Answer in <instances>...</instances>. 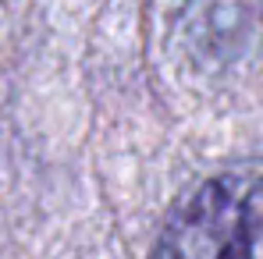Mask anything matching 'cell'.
Masks as SVG:
<instances>
[{
    "instance_id": "6da1fadb",
    "label": "cell",
    "mask_w": 263,
    "mask_h": 259,
    "mask_svg": "<svg viewBox=\"0 0 263 259\" xmlns=\"http://www.w3.org/2000/svg\"><path fill=\"white\" fill-rule=\"evenodd\" d=\"M157 259H263V177L220 174L167 216Z\"/></svg>"
},
{
    "instance_id": "7a4b0ae2",
    "label": "cell",
    "mask_w": 263,
    "mask_h": 259,
    "mask_svg": "<svg viewBox=\"0 0 263 259\" xmlns=\"http://www.w3.org/2000/svg\"><path fill=\"white\" fill-rule=\"evenodd\" d=\"M263 25V0H192L181 18V43L203 68L235 64Z\"/></svg>"
}]
</instances>
